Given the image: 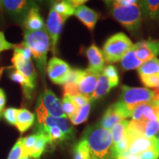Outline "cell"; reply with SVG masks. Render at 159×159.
<instances>
[{"mask_svg":"<svg viewBox=\"0 0 159 159\" xmlns=\"http://www.w3.org/2000/svg\"><path fill=\"white\" fill-rule=\"evenodd\" d=\"M82 139L88 143L91 159H111L113 141L110 130L97 124L87 128Z\"/></svg>","mask_w":159,"mask_h":159,"instance_id":"6da1fadb","label":"cell"},{"mask_svg":"<svg viewBox=\"0 0 159 159\" xmlns=\"http://www.w3.org/2000/svg\"><path fill=\"white\" fill-rule=\"evenodd\" d=\"M23 44L30 50L39 72L44 77L47 53L51 45L47 29L37 31L26 30L24 35Z\"/></svg>","mask_w":159,"mask_h":159,"instance_id":"7a4b0ae2","label":"cell"},{"mask_svg":"<svg viewBox=\"0 0 159 159\" xmlns=\"http://www.w3.org/2000/svg\"><path fill=\"white\" fill-rule=\"evenodd\" d=\"M123 7L111 2V14L115 20L131 33H136L141 28L142 13L140 4Z\"/></svg>","mask_w":159,"mask_h":159,"instance_id":"3957f363","label":"cell"},{"mask_svg":"<svg viewBox=\"0 0 159 159\" xmlns=\"http://www.w3.org/2000/svg\"><path fill=\"white\" fill-rule=\"evenodd\" d=\"M134 45L125 33H117L113 35L103 46L102 54L105 61L108 63L119 62Z\"/></svg>","mask_w":159,"mask_h":159,"instance_id":"277c9868","label":"cell"},{"mask_svg":"<svg viewBox=\"0 0 159 159\" xmlns=\"http://www.w3.org/2000/svg\"><path fill=\"white\" fill-rule=\"evenodd\" d=\"M35 116L37 120L36 128H50L56 126L64 133L69 140L74 139L75 129L67 118H56L50 116L43 108L39 98H38L36 103Z\"/></svg>","mask_w":159,"mask_h":159,"instance_id":"5b68a950","label":"cell"},{"mask_svg":"<svg viewBox=\"0 0 159 159\" xmlns=\"http://www.w3.org/2000/svg\"><path fill=\"white\" fill-rule=\"evenodd\" d=\"M155 94L153 91L147 88H134L127 85L122 87L120 101L125 103L131 111L139 105L153 102Z\"/></svg>","mask_w":159,"mask_h":159,"instance_id":"8992f818","label":"cell"},{"mask_svg":"<svg viewBox=\"0 0 159 159\" xmlns=\"http://www.w3.org/2000/svg\"><path fill=\"white\" fill-rule=\"evenodd\" d=\"M132 114L133 111L125 103L119 100L107 109L98 125L106 130H111L116 124L132 116Z\"/></svg>","mask_w":159,"mask_h":159,"instance_id":"52a82bcc","label":"cell"},{"mask_svg":"<svg viewBox=\"0 0 159 159\" xmlns=\"http://www.w3.org/2000/svg\"><path fill=\"white\" fill-rule=\"evenodd\" d=\"M71 71L68 63L57 57H52L47 66L49 80L57 85H64L68 82Z\"/></svg>","mask_w":159,"mask_h":159,"instance_id":"ba28073f","label":"cell"},{"mask_svg":"<svg viewBox=\"0 0 159 159\" xmlns=\"http://www.w3.org/2000/svg\"><path fill=\"white\" fill-rule=\"evenodd\" d=\"M65 21L66 19H63L52 7L49 13L46 29L50 39L52 52L54 55L56 53L57 41H58L60 35L62 32L63 24L65 23Z\"/></svg>","mask_w":159,"mask_h":159,"instance_id":"9c48e42d","label":"cell"},{"mask_svg":"<svg viewBox=\"0 0 159 159\" xmlns=\"http://www.w3.org/2000/svg\"><path fill=\"white\" fill-rule=\"evenodd\" d=\"M99 75H100L91 72L87 69L76 70L75 83L78 85L80 93L91 99V95L96 88Z\"/></svg>","mask_w":159,"mask_h":159,"instance_id":"30bf717a","label":"cell"},{"mask_svg":"<svg viewBox=\"0 0 159 159\" xmlns=\"http://www.w3.org/2000/svg\"><path fill=\"white\" fill-rule=\"evenodd\" d=\"M39 98L50 116L56 118H67L63 112L61 100L50 89H46Z\"/></svg>","mask_w":159,"mask_h":159,"instance_id":"8fae6325","label":"cell"},{"mask_svg":"<svg viewBox=\"0 0 159 159\" xmlns=\"http://www.w3.org/2000/svg\"><path fill=\"white\" fill-rule=\"evenodd\" d=\"M12 63L17 71L25 75L34 86H36L37 74L31 60L25 58L21 53L14 50Z\"/></svg>","mask_w":159,"mask_h":159,"instance_id":"7c38bea8","label":"cell"},{"mask_svg":"<svg viewBox=\"0 0 159 159\" xmlns=\"http://www.w3.org/2000/svg\"><path fill=\"white\" fill-rule=\"evenodd\" d=\"M85 55L89 60V67L87 70L95 74L100 75L105 68V62L102 52L97 45L93 43L86 49Z\"/></svg>","mask_w":159,"mask_h":159,"instance_id":"4fadbf2b","label":"cell"},{"mask_svg":"<svg viewBox=\"0 0 159 159\" xmlns=\"http://www.w3.org/2000/svg\"><path fill=\"white\" fill-rule=\"evenodd\" d=\"M158 139L156 136L146 138V137H137L130 139L128 150L131 154L139 155L145 151L151 149L158 150Z\"/></svg>","mask_w":159,"mask_h":159,"instance_id":"5bb4252c","label":"cell"},{"mask_svg":"<svg viewBox=\"0 0 159 159\" xmlns=\"http://www.w3.org/2000/svg\"><path fill=\"white\" fill-rule=\"evenodd\" d=\"M2 4L5 9L10 14L23 17L24 20L30 9L35 5V4L25 0H5L2 1Z\"/></svg>","mask_w":159,"mask_h":159,"instance_id":"9a60e30c","label":"cell"},{"mask_svg":"<svg viewBox=\"0 0 159 159\" xmlns=\"http://www.w3.org/2000/svg\"><path fill=\"white\" fill-rule=\"evenodd\" d=\"M74 15L91 32L94 30L99 19V14L96 11L87 6L82 5L75 9Z\"/></svg>","mask_w":159,"mask_h":159,"instance_id":"2e32d148","label":"cell"},{"mask_svg":"<svg viewBox=\"0 0 159 159\" xmlns=\"http://www.w3.org/2000/svg\"><path fill=\"white\" fill-rule=\"evenodd\" d=\"M23 24L27 31H37L45 28L43 20L40 15L39 9L36 5L30 9Z\"/></svg>","mask_w":159,"mask_h":159,"instance_id":"e0dca14e","label":"cell"},{"mask_svg":"<svg viewBox=\"0 0 159 159\" xmlns=\"http://www.w3.org/2000/svg\"><path fill=\"white\" fill-rule=\"evenodd\" d=\"M36 130L37 133L42 134L47 136L49 144L52 146L61 144L62 142L69 140L64 133L56 126L50 128H36Z\"/></svg>","mask_w":159,"mask_h":159,"instance_id":"ac0fdd59","label":"cell"},{"mask_svg":"<svg viewBox=\"0 0 159 159\" xmlns=\"http://www.w3.org/2000/svg\"><path fill=\"white\" fill-rule=\"evenodd\" d=\"M35 116L34 114L25 108L18 109L16 126L21 134L27 131L34 124Z\"/></svg>","mask_w":159,"mask_h":159,"instance_id":"d6986e66","label":"cell"},{"mask_svg":"<svg viewBox=\"0 0 159 159\" xmlns=\"http://www.w3.org/2000/svg\"><path fill=\"white\" fill-rule=\"evenodd\" d=\"M142 15L152 20H159V0H145L139 2Z\"/></svg>","mask_w":159,"mask_h":159,"instance_id":"ffe728a7","label":"cell"},{"mask_svg":"<svg viewBox=\"0 0 159 159\" xmlns=\"http://www.w3.org/2000/svg\"><path fill=\"white\" fill-rule=\"evenodd\" d=\"M10 77H11L12 80L14 81V82L19 83L21 85L24 91V94H25L26 98H32L33 90L35 89V86L32 84L30 81L25 75H23L19 71L16 70L14 71H12L11 74H10Z\"/></svg>","mask_w":159,"mask_h":159,"instance_id":"44dd1931","label":"cell"},{"mask_svg":"<svg viewBox=\"0 0 159 159\" xmlns=\"http://www.w3.org/2000/svg\"><path fill=\"white\" fill-rule=\"evenodd\" d=\"M111 89H112V86H111L108 77L104 74H100L98 81H97L96 88L91 97V101L95 100V99H99L105 96L111 91Z\"/></svg>","mask_w":159,"mask_h":159,"instance_id":"7402d4cb","label":"cell"},{"mask_svg":"<svg viewBox=\"0 0 159 159\" xmlns=\"http://www.w3.org/2000/svg\"><path fill=\"white\" fill-rule=\"evenodd\" d=\"M129 122H130V121L125 119V120L122 121L121 122L116 124L111 130L113 141V148L116 147L126 135Z\"/></svg>","mask_w":159,"mask_h":159,"instance_id":"603a6c76","label":"cell"},{"mask_svg":"<svg viewBox=\"0 0 159 159\" xmlns=\"http://www.w3.org/2000/svg\"><path fill=\"white\" fill-rule=\"evenodd\" d=\"M143 63L136 57L134 47L129 50L121 61V65L125 70H132L138 69Z\"/></svg>","mask_w":159,"mask_h":159,"instance_id":"cb8c5ba5","label":"cell"},{"mask_svg":"<svg viewBox=\"0 0 159 159\" xmlns=\"http://www.w3.org/2000/svg\"><path fill=\"white\" fill-rule=\"evenodd\" d=\"M134 48L135 50L136 57L143 63L156 57L153 55V53L144 44L143 41H139L138 43L134 44Z\"/></svg>","mask_w":159,"mask_h":159,"instance_id":"d4e9b609","label":"cell"},{"mask_svg":"<svg viewBox=\"0 0 159 159\" xmlns=\"http://www.w3.org/2000/svg\"><path fill=\"white\" fill-rule=\"evenodd\" d=\"M36 134L38 135L36 142H35L34 148L30 155V157L34 159H40L41 156L44 152L47 145L49 144V142L48 139L45 135L39 134V133H36Z\"/></svg>","mask_w":159,"mask_h":159,"instance_id":"484cf974","label":"cell"},{"mask_svg":"<svg viewBox=\"0 0 159 159\" xmlns=\"http://www.w3.org/2000/svg\"><path fill=\"white\" fill-rule=\"evenodd\" d=\"M138 73L139 76L159 75V60L157 57H154L153 59L142 63L138 68Z\"/></svg>","mask_w":159,"mask_h":159,"instance_id":"4316f807","label":"cell"},{"mask_svg":"<svg viewBox=\"0 0 159 159\" xmlns=\"http://www.w3.org/2000/svg\"><path fill=\"white\" fill-rule=\"evenodd\" d=\"M52 8L66 20L69 16L74 15L75 8L71 5L69 1H60L53 4Z\"/></svg>","mask_w":159,"mask_h":159,"instance_id":"83f0119b","label":"cell"},{"mask_svg":"<svg viewBox=\"0 0 159 159\" xmlns=\"http://www.w3.org/2000/svg\"><path fill=\"white\" fill-rule=\"evenodd\" d=\"M72 159H91L88 143L85 139H82L75 145Z\"/></svg>","mask_w":159,"mask_h":159,"instance_id":"f1b7e54d","label":"cell"},{"mask_svg":"<svg viewBox=\"0 0 159 159\" xmlns=\"http://www.w3.org/2000/svg\"><path fill=\"white\" fill-rule=\"evenodd\" d=\"M91 104L88 103L85 106L82 107L77 111V113L74 116L70 118L71 122L75 125H78L85 122L88 119L89 113H90Z\"/></svg>","mask_w":159,"mask_h":159,"instance_id":"f546056e","label":"cell"},{"mask_svg":"<svg viewBox=\"0 0 159 159\" xmlns=\"http://www.w3.org/2000/svg\"><path fill=\"white\" fill-rule=\"evenodd\" d=\"M61 104H62L63 112H64L67 118L70 119L79 110L76 107L74 102H73V99L71 98V97L69 96V95H63V98L62 99V102H61Z\"/></svg>","mask_w":159,"mask_h":159,"instance_id":"4dcf8cb0","label":"cell"},{"mask_svg":"<svg viewBox=\"0 0 159 159\" xmlns=\"http://www.w3.org/2000/svg\"><path fill=\"white\" fill-rule=\"evenodd\" d=\"M105 76L108 77L109 81H110L112 88L116 87L119 85V77L118 75V71L114 66L108 65L105 67L103 69V73Z\"/></svg>","mask_w":159,"mask_h":159,"instance_id":"1f68e13d","label":"cell"},{"mask_svg":"<svg viewBox=\"0 0 159 159\" xmlns=\"http://www.w3.org/2000/svg\"><path fill=\"white\" fill-rule=\"evenodd\" d=\"M38 135L33 134L30 136L24 138L23 140V151H24V156H29L30 155L32 150H33V148H34L35 142H36Z\"/></svg>","mask_w":159,"mask_h":159,"instance_id":"d6a6232c","label":"cell"},{"mask_svg":"<svg viewBox=\"0 0 159 159\" xmlns=\"http://www.w3.org/2000/svg\"><path fill=\"white\" fill-rule=\"evenodd\" d=\"M23 140L24 138H20L16 142L14 146L13 147L11 152H10L7 159H22L25 157L22 147Z\"/></svg>","mask_w":159,"mask_h":159,"instance_id":"836d02e7","label":"cell"},{"mask_svg":"<svg viewBox=\"0 0 159 159\" xmlns=\"http://www.w3.org/2000/svg\"><path fill=\"white\" fill-rule=\"evenodd\" d=\"M159 130L158 121H150L144 124V137L151 138L155 136Z\"/></svg>","mask_w":159,"mask_h":159,"instance_id":"e575fe53","label":"cell"},{"mask_svg":"<svg viewBox=\"0 0 159 159\" xmlns=\"http://www.w3.org/2000/svg\"><path fill=\"white\" fill-rule=\"evenodd\" d=\"M140 80L145 86L156 88L159 85V75H141Z\"/></svg>","mask_w":159,"mask_h":159,"instance_id":"d590c367","label":"cell"},{"mask_svg":"<svg viewBox=\"0 0 159 159\" xmlns=\"http://www.w3.org/2000/svg\"><path fill=\"white\" fill-rule=\"evenodd\" d=\"M80 94L78 85L73 82H68L63 85V95L74 97Z\"/></svg>","mask_w":159,"mask_h":159,"instance_id":"8d00e7d4","label":"cell"},{"mask_svg":"<svg viewBox=\"0 0 159 159\" xmlns=\"http://www.w3.org/2000/svg\"><path fill=\"white\" fill-rule=\"evenodd\" d=\"M17 110L18 109L14 108H8L4 111V117L11 125H16Z\"/></svg>","mask_w":159,"mask_h":159,"instance_id":"74e56055","label":"cell"},{"mask_svg":"<svg viewBox=\"0 0 159 159\" xmlns=\"http://www.w3.org/2000/svg\"><path fill=\"white\" fill-rule=\"evenodd\" d=\"M143 42L148 49L153 53L155 57L159 55V40L149 39L148 40H144Z\"/></svg>","mask_w":159,"mask_h":159,"instance_id":"f35d334b","label":"cell"},{"mask_svg":"<svg viewBox=\"0 0 159 159\" xmlns=\"http://www.w3.org/2000/svg\"><path fill=\"white\" fill-rule=\"evenodd\" d=\"M71 98H72L73 102H74L76 107L78 109L85 106V105H87L88 103H90L91 102V99L89 97H85L81 94H77L76 96L71 97Z\"/></svg>","mask_w":159,"mask_h":159,"instance_id":"ab89813d","label":"cell"},{"mask_svg":"<svg viewBox=\"0 0 159 159\" xmlns=\"http://www.w3.org/2000/svg\"><path fill=\"white\" fill-rule=\"evenodd\" d=\"M16 47V46L14 43H11L7 41L4 33L0 31V52L5 50H8V49H15Z\"/></svg>","mask_w":159,"mask_h":159,"instance_id":"60d3db41","label":"cell"},{"mask_svg":"<svg viewBox=\"0 0 159 159\" xmlns=\"http://www.w3.org/2000/svg\"><path fill=\"white\" fill-rule=\"evenodd\" d=\"M139 155L142 159H159V151L157 149H151Z\"/></svg>","mask_w":159,"mask_h":159,"instance_id":"b9f144b4","label":"cell"},{"mask_svg":"<svg viewBox=\"0 0 159 159\" xmlns=\"http://www.w3.org/2000/svg\"><path fill=\"white\" fill-rule=\"evenodd\" d=\"M113 3L119 6H123V7H128V6L138 3V2L136 0H117V1H113Z\"/></svg>","mask_w":159,"mask_h":159,"instance_id":"7bdbcfd3","label":"cell"},{"mask_svg":"<svg viewBox=\"0 0 159 159\" xmlns=\"http://www.w3.org/2000/svg\"><path fill=\"white\" fill-rule=\"evenodd\" d=\"M119 156H120L122 159H142L141 158L140 155L131 154L128 151H125L121 153Z\"/></svg>","mask_w":159,"mask_h":159,"instance_id":"ee69618b","label":"cell"},{"mask_svg":"<svg viewBox=\"0 0 159 159\" xmlns=\"http://www.w3.org/2000/svg\"><path fill=\"white\" fill-rule=\"evenodd\" d=\"M5 102H6L5 94V93H4L2 89L0 88V116H1L2 111H3L4 107H5Z\"/></svg>","mask_w":159,"mask_h":159,"instance_id":"f6af8a7d","label":"cell"},{"mask_svg":"<svg viewBox=\"0 0 159 159\" xmlns=\"http://www.w3.org/2000/svg\"><path fill=\"white\" fill-rule=\"evenodd\" d=\"M69 2H70L71 5H72L75 9H76L77 7H80V6H82L84 3L87 2L86 0H71V1Z\"/></svg>","mask_w":159,"mask_h":159,"instance_id":"bcb514c9","label":"cell"},{"mask_svg":"<svg viewBox=\"0 0 159 159\" xmlns=\"http://www.w3.org/2000/svg\"><path fill=\"white\" fill-rule=\"evenodd\" d=\"M22 159H31V158H30V157H29V156H25V157H24Z\"/></svg>","mask_w":159,"mask_h":159,"instance_id":"7dc6e473","label":"cell"},{"mask_svg":"<svg viewBox=\"0 0 159 159\" xmlns=\"http://www.w3.org/2000/svg\"><path fill=\"white\" fill-rule=\"evenodd\" d=\"M116 159H122V158H121V157H120V156H119V157H118V158H117Z\"/></svg>","mask_w":159,"mask_h":159,"instance_id":"c3c4849f","label":"cell"},{"mask_svg":"<svg viewBox=\"0 0 159 159\" xmlns=\"http://www.w3.org/2000/svg\"><path fill=\"white\" fill-rule=\"evenodd\" d=\"M157 139H158V141H159V135H158V137H157Z\"/></svg>","mask_w":159,"mask_h":159,"instance_id":"681fc988","label":"cell"},{"mask_svg":"<svg viewBox=\"0 0 159 159\" xmlns=\"http://www.w3.org/2000/svg\"><path fill=\"white\" fill-rule=\"evenodd\" d=\"M159 142V141H158ZM158 151H159V142H158Z\"/></svg>","mask_w":159,"mask_h":159,"instance_id":"f907efd6","label":"cell"}]
</instances>
